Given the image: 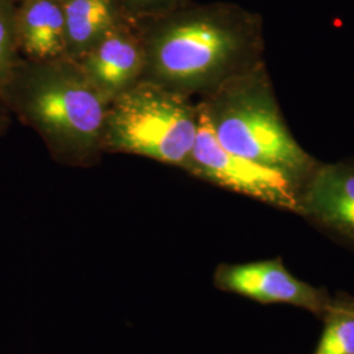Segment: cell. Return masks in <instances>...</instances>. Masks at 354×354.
Masks as SVG:
<instances>
[{"label": "cell", "mask_w": 354, "mask_h": 354, "mask_svg": "<svg viewBox=\"0 0 354 354\" xmlns=\"http://www.w3.org/2000/svg\"><path fill=\"white\" fill-rule=\"evenodd\" d=\"M134 21L146 57L142 80L190 99H201L264 62L263 19L238 4L187 0Z\"/></svg>", "instance_id": "1"}, {"label": "cell", "mask_w": 354, "mask_h": 354, "mask_svg": "<svg viewBox=\"0 0 354 354\" xmlns=\"http://www.w3.org/2000/svg\"><path fill=\"white\" fill-rule=\"evenodd\" d=\"M0 100L36 130L59 163L91 165L100 159L109 100L75 59L21 58L1 86Z\"/></svg>", "instance_id": "2"}, {"label": "cell", "mask_w": 354, "mask_h": 354, "mask_svg": "<svg viewBox=\"0 0 354 354\" xmlns=\"http://www.w3.org/2000/svg\"><path fill=\"white\" fill-rule=\"evenodd\" d=\"M197 104L223 149L277 169L301 190L322 163L294 138L266 61L234 76Z\"/></svg>", "instance_id": "3"}, {"label": "cell", "mask_w": 354, "mask_h": 354, "mask_svg": "<svg viewBox=\"0 0 354 354\" xmlns=\"http://www.w3.org/2000/svg\"><path fill=\"white\" fill-rule=\"evenodd\" d=\"M198 127L197 102L140 80L109 102L102 150L140 155L184 169L194 149Z\"/></svg>", "instance_id": "4"}, {"label": "cell", "mask_w": 354, "mask_h": 354, "mask_svg": "<svg viewBox=\"0 0 354 354\" xmlns=\"http://www.w3.org/2000/svg\"><path fill=\"white\" fill-rule=\"evenodd\" d=\"M184 171L282 212L301 214V189L290 178L274 168L223 149L201 111L196 145Z\"/></svg>", "instance_id": "5"}, {"label": "cell", "mask_w": 354, "mask_h": 354, "mask_svg": "<svg viewBox=\"0 0 354 354\" xmlns=\"http://www.w3.org/2000/svg\"><path fill=\"white\" fill-rule=\"evenodd\" d=\"M215 285L259 304H290L322 317L330 295L288 270L282 259L254 261L248 264H225L215 272Z\"/></svg>", "instance_id": "6"}, {"label": "cell", "mask_w": 354, "mask_h": 354, "mask_svg": "<svg viewBox=\"0 0 354 354\" xmlns=\"http://www.w3.org/2000/svg\"><path fill=\"white\" fill-rule=\"evenodd\" d=\"M299 216L354 245V156L320 163L301 190Z\"/></svg>", "instance_id": "7"}, {"label": "cell", "mask_w": 354, "mask_h": 354, "mask_svg": "<svg viewBox=\"0 0 354 354\" xmlns=\"http://www.w3.org/2000/svg\"><path fill=\"white\" fill-rule=\"evenodd\" d=\"M89 82L109 102L142 80L145 48L133 19L127 17L114 26L80 59Z\"/></svg>", "instance_id": "8"}, {"label": "cell", "mask_w": 354, "mask_h": 354, "mask_svg": "<svg viewBox=\"0 0 354 354\" xmlns=\"http://www.w3.org/2000/svg\"><path fill=\"white\" fill-rule=\"evenodd\" d=\"M16 37L23 59L66 57L64 8L58 0H21L16 8Z\"/></svg>", "instance_id": "9"}, {"label": "cell", "mask_w": 354, "mask_h": 354, "mask_svg": "<svg viewBox=\"0 0 354 354\" xmlns=\"http://www.w3.org/2000/svg\"><path fill=\"white\" fill-rule=\"evenodd\" d=\"M66 57L80 59L114 26L129 17L120 0H62Z\"/></svg>", "instance_id": "10"}, {"label": "cell", "mask_w": 354, "mask_h": 354, "mask_svg": "<svg viewBox=\"0 0 354 354\" xmlns=\"http://www.w3.org/2000/svg\"><path fill=\"white\" fill-rule=\"evenodd\" d=\"M322 319L324 322L314 354H354V298L332 297Z\"/></svg>", "instance_id": "11"}, {"label": "cell", "mask_w": 354, "mask_h": 354, "mask_svg": "<svg viewBox=\"0 0 354 354\" xmlns=\"http://www.w3.org/2000/svg\"><path fill=\"white\" fill-rule=\"evenodd\" d=\"M15 0H0V88L21 61L16 37Z\"/></svg>", "instance_id": "12"}, {"label": "cell", "mask_w": 354, "mask_h": 354, "mask_svg": "<svg viewBox=\"0 0 354 354\" xmlns=\"http://www.w3.org/2000/svg\"><path fill=\"white\" fill-rule=\"evenodd\" d=\"M187 0H120L124 11L133 20L150 19L168 12Z\"/></svg>", "instance_id": "13"}, {"label": "cell", "mask_w": 354, "mask_h": 354, "mask_svg": "<svg viewBox=\"0 0 354 354\" xmlns=\"http://www.w3.org/2000/svg\"><path fill=\"white\" fill-rule=\"evenodd\" d=\"M6 127H7V118L4 117V114L0 113V133L4 131Z\"/></svg>", "instance_id": "14"}, {"label": "cell", "mask_w": 354, "mask_h": 354, "mask_svg": "<svg viewBox=\"0 0 354 354\" xmlns=\"http://www.w3.org/2000/svg\"><path fill=\"white\" fill-rule=\"evenodd\" d=\"M58 1H62V0H58Z\"/></svg>", "instance_id": "15"}]
</instances>
